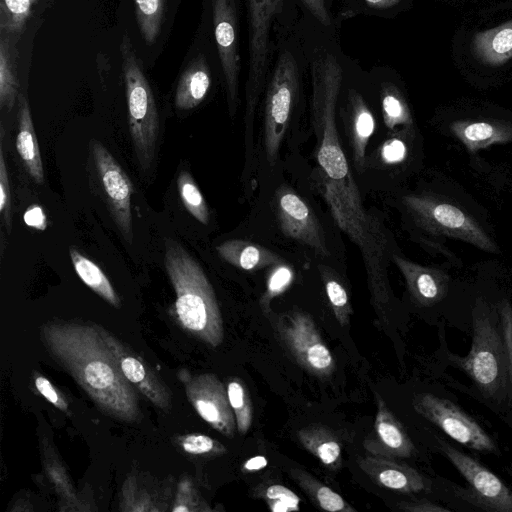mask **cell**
<instances>
[{"instance_id": "cell-28", "label": "cell", "mask_w": 512, "mask_h": 512, "mask_svg": "<svg viewBox=\"0 0 512 512\" xmlns=\"http://www.w3.org/2000/svg\"><path fill=\"white\" fill-rule=\"evenodd\" d=\"M475 49L486 62L501 64L512 56V22L478 34Z\"/></svg>"}, {"instance_id": "cell-29", "label": "cell", "mask_w": 512, "mask_h": 512, "mask_svg": "<svg viewBox=\"0 0 512 512\" xmlns=\"http://www.w3.org/2000/svg\"><path fill=\"white\" fill-rule=\"evenodd\" d=\"M453 130L472 151L492 143L503 142L510 137V133L505 128L487 122L457 123Z\"/></svg>"}, {"instance_id": "cell-5", "label": "cell", "mask_w": 512, "mask_h": 512, "mask_svg": "<svg viewBox=\"0 0 512 512\" xmlns=\"http://www.w3.org/2000/svg\"><path fill=\"white\" fill-rule=\"evenodd\" d=\"M455 361L485 394L496 396L506 387L510 369L503 335L486 314H474L471 349Z\"/></svg>"}, {"instance_id": "cell-36", "label": "cell", "mask_w": 512, "mask_h": 512, "mask_svg": "<svg viewBox=\"0 0 512 512\" xmlns=\"http://www.w3.org/2000/svg\"><path fill=\"white\" fill-rule=\"evenodd\" d=\"M293 268L282 262L275 264L269 271L265 291L260 299V307L264 313H270L271 301L283 294L293 283Z\"/></svg>"}, {"instance_id": "cell-45", "label": "cell", "mask_w": 512, "mask_h": 512, "mask_svg": "<svg viewBox=\"0 0 512 512\" xmlns=\"http://www.w3.org/2000/svg\"><path fill=\"white\" fill-rule=\"evenodd\" d=\"M398 509L408 512H446L449 508L439 506L436 503L421 499L417 501H404L397 504Z\"/></svg>"}, {"instance_id": "cell-43", "label": "cell", "mask_w": 512, "mask_h": 512, "mask_svg": "<svg viewBox=\"0 0 512 512\" xmlns=\"http://www.w3.org/2000/svg\"><path fill=\"white\" fill-rule=\"evenodd\" d=\"M35 387L46 400L63 412H68V404L65 398L52 385V383L42 375L35 378Z\"/></svg>"}, {"instance_id": "cell-9", "label": "cell", "mask_w": 512, "mask_h": 512, "mask_svg": "<svg viewBox=\"0 0 512 512\" xmlns=\"http://www.w3.org/2000/svg\"><path fill=\"white\" fill-rule=\"evenodd\" d=\"M441 450L468 483L460 495L486 511L512 512V491L494 473L469 455L441 442Z\"/></svg>"}, {"instance_id": "cell-15", "label": "cell", "mask_w": 512, "mask_h": 512, "mask_svg": "<svg viewBox=\"0 0 512 512\" xmlns=\"http://www.w3.org/2000/svg\"><path fill=\"white\" fill-rule=\"evenodd\" d=\"M101 332L116 357L124 377L154 406L170 411L171 393L155 371L114 334L101 326Z\"/></svg>"}, {"instance_id": "cell-27", "label": "cell", "mask_w": 512, "mask_h": 512, "mask_svg": "<svg viewBox=\"0 0 512 512\" xmlns=\"http://www.w3.org/2000/svg\"><path fill=\"white\" fill-rule=\"evenodd\" d=\"M69 255L79 278L111 306L120 308L121 300L101 268L73 247Z\"/></svg>"}, {"instance_id": "cell-26", "label": "cell", "mask_w": 512, "mask_h": 512, "mask_svg": "<svg viewBox=\"0 0 512 512\" xmlns=\"http://www.w3.org/2000/svg\"><path fill=\"white\" fill-rule=\"evenodd\" d=\"M295 483L304 491L311 502L319 509L330 512H355L341 495L324 485L303 469L292 468L289 472Z\"/></svg>"}, {"instance_id": "cell-21", "label": "cell", "mask_w": 512, "mask_h": 512, "mask_svg": "<svg viewBox=\"0 0 512 512\" xmlns=\"http://www.w3.org/2000/svg\"><path fill=\"white\" fill-rule=\"evenodd\" d=\"M301 445L329 470L342 466V445L335 433L323 425H308L297 432Z\"/></svg>"}, {"instance_id": "cell-25", "label": "cell", "mask_w": 512, "mask_h": 512, "mask_svg": "<svg viewBox=\"0 0 512 512\" xmlns=\"http://www.w3.org/2000/svg\"><path fill=\"white\" fill-rule=\"evenodd\" d=\"M17 38L0 31V106L7 110L14 106L19 91Z\"/></svg>"}, {"instance_id": "cell-10", "label": "cell", "mask_w": 512, "mask_h": 512, "mask_svg": "<svg viewBox=\"0 0 512 512\" xmlns=\"http://www.w3.org/2000/svg\"><path fill=\"white\" fill-rule=\"evenodd\" d=\"M413 407L459 444L479 452L496 451V445L486 431L451 401L423 393L414 398Z\"/></svg>"}, {"instance_id": "cell-49", "label": "cell", "mask_w": 512, "mask_h": 512, "mask_svg": "<svg viewBox=\"0 0 512 512\" xmlns=\"http://www.w3.org/2000/svg\"><path fill=\"white\" fill-rule=\"evenodd\" d=\"M400 0H365V2L374 8L385 9L395 6Z\"/></svg>"}, {"instance_id": "cell-6", "label": "cell", "mask_w": 512, "mask_h": 512, "mask_svg": "<svg viewBox=\"0 0 512 512\" xmlns=\"http://www.w3.org/2000/svg\"><path fill=\"white\" fill-rule=\"evenodd\" d=\"M299 89V72L293 55L284 51L269 82L264 109V145L268 162L278 158Z\"/></svg>"}, {"instance_id": "cell-39", "label": "cell", "mask_w": 512, "mask_h": 512, "mask_svg": "<svg viewBox=\"0 0 512 512\" xmlns=\"http://www.w3.org/2000/svg\"><path fill=\"white\" fill-rule=\"evenodd\" d=\"M0 141V213L4 219L8 232L11 230V193L9 185V177L5 164L3 153V131H1Z\"/></svg>"}, {"instance_id": "cell-46", "label": "cell", "mask_w": 512, "mask_h": 512, "mask_svg": "<svg viewBox=\"0 0 512 512\" xmlns=\"http://www.w3.org/2000/svg\"><path fill=\"white\" fill-rule=\"evenodd\" d=\"M23 219L25 223L37 230H45L47 220L43 209L39 205L30 206L24 213Z\"/></svg>"}, {"instance_id": "cell-48", "label": "cell", "mask_w": 512, "mask_h": 512, "mask_svg": "<svg viewBox=\"0 0 512 512\" xmlns=\"http://www.w3.org/2000/svg\"><path fill=\"white\" fill-rule=\"evenodd\" d=\"M268 465V460L263 455H256L247 459L241 466L243 473H254L262 470Z\"/></svg>"}, {"instance_id": "cell-12", "label": "cell", "mask_w": 512, "mask_h": 512, "mask_svg": "<svg viewBox=\"0 0 512 512\" xmlns=\"http://www.w3.org/2000/svg\"><path fill=\"white\" fill-rule=\"evenodd\" d=\"M92 155L113 219L126 241L131 243L132 182L112 154L96 141L93 142Z\"/></svg>"}, {"instance_id": "cell-7", "label": "cell", "mask_w": 512, "mask_h": 512, "mask_svg": "<svg viewBox=\"0 0 512 512\" xmlns=\"http://www.w3.org/2000/svg\"><path fill=\"white\" fill-rule=\"evenodd\" d=\"M273 327L299 366L320 378L333 374L334 357L308 313L292 310L279 314L274 317Z\"/></svg>"}, {"instance_id": "cell-40", "label": "cell", "mask_w": 512, "mask_h": 512, "mask_svg": "<svg viewBox=\"0 0 512 512\" xmlns=\"http://www.w3.org/2000/svg\"><path fill=\"white\" fill-rule=\"evenodd\" d=\"M209 511L207 504L197 495L191 484L182 481L179 485L177 500L172 508L174 512Z\"/></svg>"}, {"instance_id": "cell-22", "label": "cell", "mask_w": 512, "mask_h": 512, "mask_svg": "<svg viewBox=\"0 0 512 512\" xmlns=\"http://www.w3.org/2000/svg\"><path fill=\"white\" fill-rule=\"evenodd\" d=\"M18 115L19 127L16 149L30 177L36 183L41 184L44 181L43 163L29 104L24 96H20Z\"/></svg>"}, {"instance_id": "cell-23", "label": "cell", "mask_w": 512, "mask_h": 512, "mask_svg": "<svg viewBox=\"0 0 512 512\" xmlns=\"http://www.w3.org/2000/svg\"><path fill=\"white\" fill-rule=\"evenodd\" d=\"M211 85V76L203 56L194 59L181 74L175 93V106L179 110H190L206 97Z\"/></svg>"}, {"instance_id": "cell-13", "label": "cell", "mask_w": 512, "mask_h": 512, "mask_svg": "<svg viewBox=\"0 0 512 512\" xmlns=\"http://www.w3.org/2000/svg\"><path fill=\"white\" fill-rule=\"evenodd\" d=\"M185 391L189 402L206 423L226 437L234 436L236 420L227 388L215 374L204 373L189 378Z\"/></svg>"}, {"instance_id": "cell-31", "label": "cell", "mask_w": 512, "mask_h": 512, "mask_svg": "<svg viewBox=\"0 0 512 512\" xmlns=\"http://www.w3.org/2000/svg\"><path fill=\"white\" fill-rule=\"evenodd\" d=\"M136 19L147 44H153L161 31L164 0H134Z\"/></svg>"}, {"instance_id": "cell-24", "label": "cell", "mask_w": 512, "mask_h": 512, "mask_svg": "<svg viewBox=\"0 0 512 512\" xmlns=\"http://www.w3.org/2000/svg\"><path fill=\"white\" fill-rule=\"evenodd\" d=\"M348 108L353 160L361 170L365 164L367 144L374 133L375 119L362 96L355 90L349 93Z\"/></svg>"}, {"instance_id": "cell-32", "label": "cell", "mask_w": 512, "mask_h": 512, "mask_svg": "<svg viewBox=\"0 0 512 512\" xmlns=\"http://www.w3.org/2000/svg\"><path fill=\"white\" fill-rule=\"evenodd\" d=\"M229 403L234 412L237 431L245 435L253 422V404L245 384L238 378L227 384Z\"/></svg>"}, {"instance_id": "cell-38", "label": "cell", "mask_w": 512, "mask_h": 512, "mask_svg": "<svg viewBox=\"0 0 512 512\" xmlns=\"http://www.w3.org/2000/svg\"><path fill=\"white\" fill-rule=\"evenodd\" d=\"M178 445L191 455L218 456L226 453V447L217 440L203 434H186L176 438Z\"/></svg>"}, {"instance_id": "cell-41", "label": "cell", "mask_w": 512, "mask_h": 512, "mask_svg": "<svg viewBox=\"0 0 512 512\" xmlns=\"http://www.w3.org/2000/svg\"><path fill=\"white\" fill-rule=\"evenodd\" d=\"M47 470L51 477V481L55 484V487L60 495L64 497L66 500L72 501L75 498V494L73 491V487L71 486L68 479H66V474L63 468L58 465L59 463L55 461H50L47 458Z\"/></svg>"}, {"instance_id": "cell-34", "label": "cell", "mask_w": 512, "mask_h": 512, "mask_svg": "<svg viewBox=\"0 0 512 512\" xmlns=\"http://www.w3.org/2000/svg\"><path fill=\"white\" fill-rule=\"evenodd\" d=\"M37 0H0V31L18 37Z\"/></svg>"}, {"instance_id": "cell-11", "label": "cell", "mask_w": 512, "mask_h": 512, "mask_svg": "<svg viewBox=\"0 0 512 512\" xmlns=\"http://www.w3.org/2000/svg\"><path fill=\"white\" fill-rule=\"evenodd\" d=\"M277 220L283 234L312 248L322 257L329 256L324 232L310 206L291 188L281 186L274 196Z\"/></svg>"}, {"instance_id": "cell-1", "label": "cell", "mask_w": 512, "mask_h": 512, "mask_svg": "<svg viewBox=\"0 0 512 512\" xmlns=\"http://www.w3.org/2000/svg\"><path fill=\"white\" fill-rule=\"evenodd\" d=\"M311 76V118L323 197L339 229L361 252L371 302L381 315L391 298L387 268L392 253L382 222L364 206L339 140L336 103L342 86V67L334 55L325 54L313 61Z\"/></svg>"}, {"instance_id": "cell-2", "label": "cell", "mask_w": 512, "mask_h": 512, "mask_svg": "<svg viewBox=\"0 0 512 512\" xmlns=\"http://www.w3.org/2000/svg\"><path fill=\"white\" fill-rule=\"evenodd\" d=\"M39 332L50 356L102 412L126 423L140 419L137 389L124 377L100 325L51 321Z\"/></svg>"}, {"instance_id": "cell-30", "label": "cell", "mask_w": 512, "mask_h": 512, "mask_svg": "<svg viewBox=\"0 0 512 512\" xmlns=\"http://www.w3.org/2000/svg\"><path fill=\"white\" fill-rule=\"evenodd\" d=\"M254 498L262 499L273 512H292L300 510L301 499L287 486L279 483H261L253 488Z\"/></svg>"}, {"instance_id": "cell-18", "label": "cell", "mask_w": 512, "mask_h": 512, "mask_svg": "<svg viewBox=\"0 0 512 512\" xmlns=\"http://www.w3.org/2000/svg\"><path fill=\"white\" fill-rule=\"evenodd\" d=\"M359 468L378 486L405 494L427 490L426 479L396 458L367 454L358 458Z\"/></svg>"}, {"instance_id": "cell-16", "label": "cell", "mask_w": 512, "mask_h": 512, "mask_svg": "<svg viewBox=\"0 0 512 512\" xmlns=\"http://www.w3.org/2000/svg\"><path fill=\"white\" fill-rule=\"evenodd\" d=\"M404 200L411 211L426 223L446 230L484 250H495L486 234L458 207L416 196H407Z\"/></svg>"}, {"instance_id": "cell-8", "label": "cell", "mask_w": 512, "mask_h": 512, "mask_svg": "<svg viewBox=\"0 0 512 512\" xmlns=\"http://www.w3.org/2000/svg\"><path fill=\"white\" fill-rule=\"evenodd\" d=\"M249 18V69L246 85V124L253 128L255 109L263 91L269 59V38L273 20L283 0H247Z\"/></svg>"}, {"instance_id": "cell-19", "label": "cell", "mask_w": 512, "mask_h": 512, "mask_svg": "<svg viewBox=\"0 0 512 512\" xmlns=\"http://www.w3.org/2000/svg\"><path fill=\"white\" fill-rule=\"evenodd\" d=\"M391 260L404 276L414 301L421 306H431L442 299L445 286L440 275L426 267L412 263L392 253Z\"/></svg>"}, {"instance_id": "cell-33", "label": "cell", "mask_w": 512, "mask_h": 512, "mask_svg": "<svg viewBox=\"0 0 512 512\" xmlns=\"http://www.w3.org/2000/svg\"><path fill=\"white\" fill-rule=\"evenodd\" d=\"M177 186L188 212L200 223L207 225L210 218L207 203L190 173L182 171L177 178Z\"/></svg>"}, {"instance_id": "cell-47", "label": "cell", "mask_w": 512, "mask_h": 512, "mask_svg": "<svg viewBox=\"0 0 512 512\" xmlns=\"http://www.w3.org/2000/svg\"><path fill=\"white\" fill-rule=\"evenodd\" d=\"M310 13L323 25L331 23L324 0H301Z\"/></svg>"}, {"instance_id": "cell-35", "label": "cell", "mask_w": 512, "mask_h": 512, "mask_svg": "<svg viewBox=\"0 0 512 512\" xmlns=\"http://www.w3.org/2000/svg\"><path fill=\"white\" fill-rule=\"evenodd\" d=\"M321 275L332 312L338 323L345 327L349 324L353 313L347 291L331 272H324L321 268Z\"/></svg>"}, {"instance_id": "cell-17", "label": "cell", "mask_w": 512, "mask_h": 512, "mask_svg": "<svg viewBox=\"0 0 512 512\" xmlns=\"http://www.w3.org/2000/svg\"><path fill=\"white\" fill-rule=\"evenodd\" d=\"M377 411L373 431L364 439L366 451L391 458H409L415 446L403 425L392 413L384 399L375 393Z\"/></svg>"}, {"instance_id": "cell-4", "label": "cell", "mask_w": 512, "mask_h": 512, "mask_svg": "<svg viewBox=\"0 0 512 512\" xmlns=\"http://www.w3.org/2000/svg\"><path fill=\"white\" fill-rule=\"evenodd\" d=\"M125 82L128 124L136 156L146 171L155 156L159 117L152 89L127 33L120 44Z\"/></svg>"}, {"instance_id": "cell-44", "label": "cell", "mask_w": 512, "mask_h": 512, "mask_svg": "<svg viewBox=\"0 0 512 512\" xmlns=\"http://www.w3.org/2000/svg\"><path fill=\"white\" fill-rule=\"evenodd\" d=\"M380 155L386 164L400 163L407 155L406 144L399 138L389 139L382 145Z\"/></svg>"}, {"instance_id": "cell-14", "label": "cell", "mask_w": 512, "mask_h": 512, "mask_svg": "<svg viewBox=\"0 0 512 512\" xmlns=\"http://www.w3.org/2000/svg\"><path fill=\"white\" fill-rule=\"evenodd\" d=\"M214 35L226 82L231 113L238 101L240 57L237 41V13L235 0H213Z\"/></svg>"}, {"instance_id": "cell-20", "label": "cell", "mask_w": 512, "mask_h": 512, "mask_svg": "<svg viewBox=\"0 0 512 512\" xmlns=\"http://www.w3.org/2000/svg\"><path fill=\"white\" fill-rule=\"evenodd\" d=\"M219 256L229 264L245 270L255 271L272 267L281 258L265 247L245 240H228L216 247Z\"/></svg>"}, {"instance_id": "cell-37", "label": "cell", "mask_w": 512, "mask_h": 512, "mask_svg": "<svg viewBox=\"0 0 512 512\" xmlns=\"http://www.w3.org/2000/svg\"><path fill=\"white\" fill-rule=\"evenodd\" d=\"M382 113L387 128L393 129L411 122L409 110L397 90L387 85L382 90Z\"/></svg>"}, {"instance_id": "cell-3", "label": "cell", "mask_w": 512, "mask_h": 512, "mask_svg": "<svg viewBox=\"0 0 512 512\" xmlns=\"http://www.w3.org/2000/svg\"><path fill=\"white\" fill-rule=\"evenodd\" d=\"M165 268L175 291L173 313L179 325L205 344L224 338L223 320L211 283L200 264L176 241L165 242Z\"/></svg>"}, {"instance_id": "cell-42", "label": "cell", "mask_w": 512, "mask_h": 512, "mask_svg": "<svg viewBox=\"0 0 512 512\" xmlns=\"http://www.w3.org/2000/svg\"><path fill=\"white\" fill-rule=\"evenodd\" d=\"M500 320L512 380V306L507 301H503L500 306Z\"/></svg>"}]
</instances>
